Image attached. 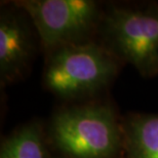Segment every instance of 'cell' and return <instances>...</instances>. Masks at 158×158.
Listing matches in <instances>:
<instances>
[{"label":"cell","mask_w":158,"mask_h":158,"mask_svg":"<svg viewBox=\"0 0 158 158\" xmlns=\"http://www.w3.org/2000/svg\"><path fill=\"white\" fill-rule=\"evenodd\" d=\"M126 158H158V114H134L122 124Z\"/></svg>","instance_id":"6"},{"label":"cell","mask_w":158,"mask_h":158,"mask_svg":"<svg viewBox=\"0 0 158 158\" xmlns=\"http://www.w3.org/2000/svg\"><path fill=\"white\" fill-rule=\"evenodd\" d=\"M53 144L69 158H115L123 149V128L108 106L60 110L52 120Z\"/></svg>","instance_id":"1"},{"label":"cell","mask_w":158,"mask_h":158,"mask_svg":"<svg viewBox=\"0 0 158 158\" xmlns=\"http://www.w3.org/2000/svg\"><path fill=\"white\" fill-rule=\"evenodd\" d=\"M26 17L19 7L14 11L8 9L1 11L0 80L2 85L12 83L23 76L34 53L33 33Z\"/></svg>","instance_id":"5"},{"label":"cell","mask_w":158,"mask_h":158,"mask_svg":"<svg viewBox=\"0 0 158 158\" xmlns=\"http://www.w3.org/2000/svg\"><path fill=\"white\" fill-rule=\"evenodd\" d=\"M119 61L102 44L91 41L50 52L43 71L44 86L63 99H77L102 90L115 78Z\"/></svg>","instance_id":"2"},{"label":"cell","mask_w":158,"mask_h":158,"mask_svg":"<svg viewBox=\"0 0 158 158\" xmlns=\"http://www.w3.org/2000/svg\"><path fill=\"white\" fill-rule=\"evenodd\" d=\"M103 21L104 45L142 76L158 74V5L112 7Z\"/></svg>","instance_id":"3"},{"label":"cell","mask_w":158,"mask_h":158,"mask_svg":"<svg viewBox=\"0 0 158 158\" xmlns=\"http://www.w3.org/2000/svg\"><path fill=\"white\" fill-rule=\"evenodd\" d=\"M0 158H49L40 126L29 123L14 131L2 143Z\"/></svg>","instance_id":"7"},{"label":"cell","mask_w":158,"mask_h":158,"mask_svg":"<svg viewBox=\"0 0 158 158\" xmlns=\"http://www.w3.org/2000/svg\"><path fill=\"white\" fill-rule=\"evenodd\" d=\"M14 4L28 15L48 53L86 42L102 21L99 4L93 0H22Z\"/></svg>","instance_id":"4"}]
</instances>
